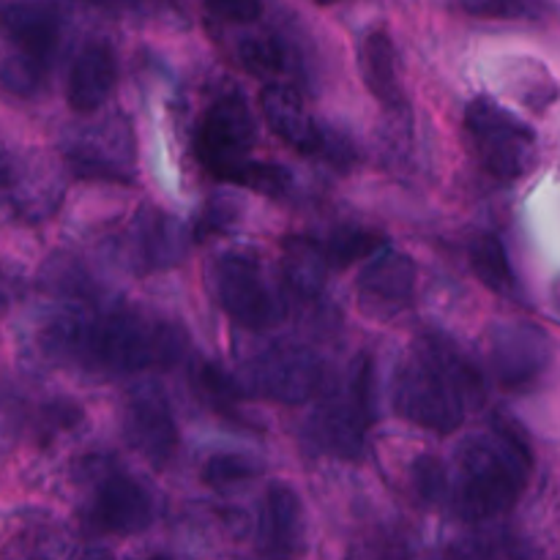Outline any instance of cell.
<instances>
[{
	"label": "cell",
	"mask_w": 560,
	"mask_h": 560,
	"mask_svg": "<svg viewBox=\"0 0 560 560\" xmlns=\"http://www.w3.org/2000/svg\"><path fill=\"white\" fill-rule=\"evenodd\" d=\"M326 252L320 244L306 238H288L282 249V273L284 282L293 293L304 295V299H315L323 288H326L328 273Z\"/></svg>",
	"instance_id": "obj_20"
},
{
	"label": "cell",
	"mask_w": 560,
	"mask_h": 560,
	"mask_svg": "<svg viewBox=\"0 0 560 560\" xmlns=\"http://www.w3.org/2000/svg\"><path fill=\"white\" fill-rule=\"evenodd\" d=\"M211 290L217 304L238 326L260 331L284 317V301L277 293L260 262L244 252H228L211 266Z\"/></svg>",
	"instance_id": "obj_6"
},
{
	"label": "cell",
	"mask_w": 560,
	"mask_h": 560,
	"mask_svg": "<svg viewBox=\"0 0 560 560\" xmlns=\"http://www.w3.org/2000/svg\"><path fill=\"white\" fill-rule=\"evenodd\" d=\"M118 77V63L107 44H88L71 63L66 102L74 113H96L109 98Z\"/></svg>",
	"instance_id": "obj_16"
},
{
	"label": "cell",
	"mask_w": 560,
	"mask_h": 560,
	"mask_svg": "<svg viewBox=\"0 0 560 560\" xmlns=\"http://www.w3.org/2000/svg\"><path fill=\"white\" fill-rule=\"evenodd\" d=\"M63 153L77 175L102 180H129L137 164L131 120L120 113L91 120V124L71 131Z\"/></svg>",
	"instance_id": "obj_8"
},
{
	"label": "cell",
	"mask_w": 560,
	"mask_h": 560,
	"mask_svg": "<svg viewBox=\"0 0 560 560\" xmlns=\"http://www.w3.org/2000/svg\"><path fill=\"white\" fill-rule=\"evenodd\" d=\"M124 435L137 454L164 465L178 446V427L159 386H137L124 405Z\"/></svg>",
	"instance_id": "obj_10"
},
{
	"label": "cell",
	"mask_w": 560,
	"mask_h": 560,
	"mask_svg": "<svg viewBox=\"0 0 560 560\" xmlns=\"http://www.w3.org/2000/svg\"><path fill=\"white\" fill-rule=\"evenodd\" d=\"M44 77H47V58L25 52V49L9 55L0 63V85L20 98L36 96L38 88L44 85Z\"/></svg>",
	"instance_id": "obj_26"
},
{
	"label": "cell",
	"mask_w": 560,
	"mask_h": 560,
	"mask_svg": "<svg viewBox=\"0 0 560 560\" xmlns=\"http://www.w3.org/2000/svg\"><path fill=\"white\" fill-rule=\"evenodd\" d=\"M394 405L410 424L448 435L463 427L468 399L446 372L438 370L427 355L416 350L413 359L402 361L394 377Z\"/></svg>",
	"instance_id": "obj_4"
},
{
	"label": "cell",
	"mask_w": 560,
	"mask_h": 560,
	"mask_svg": "<svg viewBox=\"0 0 560 560\" xmlns=\"http://www.w3.org/2000/svg\"><path fill=\"white\" fill-rule=\"evenodd\" d=\"M0 31L20 49L49 60L60 36V14L44 0H16L0 9Z\"/></svg>",
	"instance_id": "obj_18"
},
{
	"label": "cell",
	"mask_w": 560,
	"mask_h": 560,
	"mask_svg": "<svg viewBox=\"0 0 560 560\" xmlns=\"http://www.w3.org/2000/svg\"><path fill=\"white\" fill-rule=\"evenodd\" d=\"M260 109L266 124L282 137L288 145L301 153H317L323 140V129L304 107L299 93L279 82H268L260 93Z\"/></svg>",
	"instance_id": "obj_15"
},
{
	"label": "cell",
	"mask_w": 560,
	"mask_h": 560,
	"mask_svg": "<svg viewBox=\"0 0 560 560\" xmlns=\"http://www.w3.org/2000/svg\"><path fill=\"white\" fill-rule=\"evenodd\" d=\"M238 58L249 74L262 77V80H277L284 71L288 55H284L282 42L271 33H252L238 44Z\"/></svg>",
	"instance_id": "obj_24"
},
{
	"label": "cell",
	"mask_w": 560,
	"mask_h": 560,
	"mask_svg": "<svg viewBox=\"0 0 560 560\" xmlns=\"http://www.w3.org/2000/svg\"><path fill=\"white\" fill-rule=\"evenodd\" d=\"M465 131L479 162L498 178H523L536 162V135L495 98L476 96L465 107Z\"/></svg>",
	"instance_id": "obj_3"
},
{
	"label": "cell",
	"mask_w": 560,
	"mask_h": 560,
	"mask_svg": "<svg viewBox=\"0 0 560 560\" xmlns=\"http://www.w3.org/2000/svg\"><path fill=\"white\" fill-rule=\"evenodd\" d=\"M470 266H474L481 284L490 288L492 293L512 295L514 288H517L512 262H509L506 249H503L495 235H476L474 244H470Z\"/></svg>",
	"instance_id": "obj_22"
},
{
	"label": "cell",
	"mask_w": 560,
	"mask_h": 560,
	"mask_svg": "<svg viewBox=\"0 0 560 560\" xmlns=\"http://www.w3.org/2000/svg\"><path fill=\"white\" fill-rule=\"evenodd\" d=\"M195 386L197 394H200L213 410H219V413H230V410L235 408V402L241 399V394H244V388H241V383L235 381V377H230L228 372L219 370L217 364H208V361L197 366Z\"/></svg>",
	"instance_id": "obj_27"
},
{
	"label": "cell",
	"mask_w": 560,
	"mask_h": 560,
	"mask_svg": "<svg viewBox=\"0 0 560 560\" xmlns=\"http://www.w3.org/2000/svg\"><path fill=\"white\" fill-rule=\"evenodd\" d=\"M361 77L364 85L375 98H381L386 107L392 109H408L405 107V93L402 82H399V63H397V49L388 33L375 31L364 38L361 44Z\"/></svg>",
	"instance_id": "obj_19"
},
{
	"label": "cell",
	"mask_w": 560,
	"mask_h": 560,
	"mask_svg": "<svg viewBox=\"0 0 560 560\" xmlns=\"http://www.w3.org/2000/svg\"><path fill=\"white\" fill-rule=\"evenodd\" d=\"M27 170L31 167H25V162L5 142H0V197H11V202H14L25 186L27 175H31Z\"/></svg>",
	"instance_id": "obj_31"
},
{
	"label": "cell",
	"mask_w": 560,
	"mask_h": 560,
	"mask_svg": "<svg viewBox=\"0 0 560 560\" xmlns=\"http://www.w3.org/2000/svg\"><path fill=\"white\" fill-rule=\"evenodd\" d=\"M372 361L359 355L350 366L345 388L317 408L312 419V438L317 446L342 459H359L364 452L366 430L375 419V386Z\"/></svg>",
	"instance_id": "obj_5"
},
{
	"label": "cell",
	"mask_w": 560,
	"mask_h": 560,
	"mask_svg": "<svg viewBox=\"0 0 560 560\" xmlns=\"http://www.w3.org/2000/svg\"><path fill=\"white\" fill-rule=\"evenodd\" d=\"M326 252V260L331 268H342L348 262L364 260V257H375L383 249V238L366 228H353L345 224L328 233L326 244H320Z\"/></svg>",
	"instance_id": "obj_23"
},
{
	"label": "cell",
	"mask_w": 560,
	"mask_h": 560,
	"mask_svg": "<svg viewBox=\"0 0 560 560\" xmlns=\"http://www.w3.org/2000/svg\"><path fill=\"white\" fill-rule=\"evenodd\" d=\"M534 457L517 424L492 421L487 435L470 438L459 452L457 512L465 520H490L514 506L528 481Z\"/></svg>",
	"instance_id": "obj_2"
},
{
	"label": "cell",
	"mask_w": 560,
	"mask_h": 560,
	"mask_svg": "<svg viewBox=\"0 0 560 560\" xmlns=\"http://www.w3.org/2000/svg\"><path fill=\"white\" fill-rule=\"evenodd\" d=\"M317 3H320V5H331V3H337V0H317Z\"/></svg>",
	"instance_id": "obj_34"
},
{
	"label": "cell",
	"mask_w": 560,
	"mask_h": 560,
	"mask_svg": "<svg viewBox=\"0 0 560 560\" xmlns=\"http://www.w3.org/2000/svg\"><path fill=\"white\" fill-rule=\"evenodd\" d=\"M416 350H419L421 355H427V359H430L438 370L446 372V375L457 383L459 392L465 394V399H468V402H479L481 399L479 370H476L474 361H470L468 355H465L463 350L452 342V339H443V337H438V334H430V337L421 339L419 348Z\"/></svg>",
	"instance_id": "obj_21"
},
{
	"label": "cell",
	"mask_w": 560,
	"mask_h": 560,
	"mask_svg": "<svg viewBox=\"0 0 560 560\" xmlns=\"http://www.w3.org/2000/svg\"><path fill=\"white\" fill-rule=\"evenodd\" d=\"M416 266L408 255L381 249L359 277L361 310L372 317H394L413 301Z\"/></svg>",
	"instance_id": "obj_12"
},
{
	"label": "cell",
	"mask_w": 560,
	"mask_h": 560,
	"mask_svg": "<svg viewBox=\"0 0 560 560\" xmlns=\"http://www.w3.org/2000/svg\"><path fill=\"white\" fill-rule=\"evenodd\" d=\"M257 539L277 558H293L304 547V506L288 485H271L260 506Z\"/></svg>",
	"instance_id": "obj_14"
},
{
	"label": "cell",
	"mask_w": 560,
	"mask_h": 560,
	"mask_svg": "<svg viewBox=\"0 0 560 560\" xmlns=\"http://www.w3.org/2000/svg\"><path fill=\"white\" fill-rule=\"evenodd\" d=\"M42 348L49 359L63 364L124 375L175 364L184 353L186 337L173 323L113 306L63 312L44 328Z\"/></svg>",
	"instance_id": "obj_1"
},
{
	"label": "cell",
	"mask_w": 560,
	"mask_h": 560,
	"mask_svg": "<svg viewBox=\"0 0 560 560\" xmlns=\"http://www.w3.org/2000/svg\"><path fill=\"white\" fill-rule=\"evenodd\" d=\"M413 487L427 503H438L448 492V474L441 459L421 457L413 465Z\"/></svg>",
	"instance_id": "obj_30"
},
{
	"label": "cell",
	"mask_w": 560,
	"mask_h": 560,
	"mask_svg": "<svg viewBox=\"0 0 560 560\" xmlns=\"http://www.w3.org/2000/svg\"><path fill=\"white\" fill-rule=\"evenodd\" d=\"M459 5L485 20H534L541 14V0H459Z\"/></svg>",
	"instance_id": "obj_29"
},
{
	"label": "cell",
	"mask_w": 560,
	"mask_h": 560,
	"mask_svg": "<svg viewBox=\"0 0 560 560\" xmlns=\"http://www.w3.org/2000/svg\"><path fill=\"white\" fill-rule=\"evenodd\" d=\"M490 361L501 386L520 392L550 364V339L528 323H503L492 331Z\"/></svg>",
	"instance_id": "obj_11"
},
{
	"label": "cell",
	"mask_w": 560,
	"mask_h": 560,
	"mask_svg": "<svg viewBox=\"0 0 560 560\" xmlns=\"http://www.w3.org/2000/svg\"><path fill=\"white\" fill-rule=\"evenodd\" d=\"M260 474V465L246 454H213L202 468V481L211 487H235L252 481Z\"/></svg>",
	"instance_id": "obj_28"
},
{
	"label": "cell",
	"mask_w": 560,
	"mask_h": 560,
	"mask_svg": "<svg viewBox=\"0 0 560 560\" xmlns=\"http://www.w3.org/2000/svg\"><path fill=\"white\" fill-rule=\"evenodd\" d=\"M191 244L189 230L159 208H142L129 228V255L145 271L178 266Z\"/></svg>",
	"instance_id": "obj_13"
},
{
	"label": "cell",
	"mask_w": 560,
	"mask_h": 560,
	"mask_svg": "<svg viewBox=\"0 0 560 560\" xmlns=\"http://www.w3.org/2000/svg\"><path fill=\"white\" fill-rule=\"evenodd\" d=\"M238 383L244 394L301 405L323 388V361L304 345H271L244 366Z\"/></svg>",
	"instance_id": "obj_7"
},
{
	"label": "cell",
	"mask_w": 560,
	"mask_h": 560,
	"mask_svg": "<svg viewBox=\"0 0 560 560\" xmlns=\"http://www.w3.org/2000/svg\"><path fill=\"white\" fill-rule=\"evenodd\" d=\"M151 560H167V558H162V556H159V558H151Z\"/></svg>",
	"instance_id": "obj_35"
},
{
	"label": "cell",
	"mask_w": 560,
	"mask_h": 560,
	"mask_svg": "<svg viewBox=\"0 0 560 560\" xmlns=\"http://www.w3.org/2000/svg\"><path fill=\"white\" fill-rule=\"evenodd\" d=\"M208 5L228 22H255L262 14V0H208Z\"/></svg>",
	"instance_id": "obj_32"
},
{
	"label": "cell",
	"mask_w": 560,
	"mask_h": 560,
	"mask_svg": "<svg viewBox=\"0 0 560 560\" xmlns=\"http://www.w3.org/2000/svg\"><path fill=\"white\" fill-rule=\"evenodd\" d=\"M219 178L228 180V184L244 186V189L260 191V195H271V197L288 195L290 184H293V178H290L288 170L279 167V164L249 162V159H244V162L228 167L222 175H219Z\"/></svg>",
	"instance_id": "obj_25"
},
{
	"label": "cell",
	"mask_w": 560,
	"mask_h": 560,
	"mask_svg": "<svg viewBox=\"0 0 560 560\" xmlns=\"http://www.w3.org/2000/svg\"><path fill=\"white\" fill-rule=\"evenodd\" d=\"M80 560H115V558H113V552L102 550V547H93V550L82 552Z\"/></svg>",
	"instance_id": "obj_33"
},
{
	"label": "cell",
	"mask_w": 560,
	"mask_h": 560,
	"mask_svg": "<svg viewBox=\"0 0 560 560\" xmlns=\"http://www.w3.org/2000/svg\"><path fill=\"white\" fill-rule=\"evenodd\" d=\"M255 137L257 126L249 104L238 93H230V96L217 98V104H211L202 118L200 131H197V153L202 164L219 178L228 167L249 159Z\"/></svg>",
	"instance_id": "obj_9"
},
{
	"label": "cell",
	"mask_w": 560,
	"mask_h": 560,
	"mask_svg": "<svg viewBox=\"0 0 560 560\" xmlns=\"http://www.w3.org/2000/svg\"><path fill=\"white\" fill-rule=\"evenodd\" d=\"M93 517L113 534H140L151 523V498L129 476H107L93 501Z\"/></svg>",
	"instance_id": "obj_17"
}]
</instances>
